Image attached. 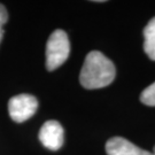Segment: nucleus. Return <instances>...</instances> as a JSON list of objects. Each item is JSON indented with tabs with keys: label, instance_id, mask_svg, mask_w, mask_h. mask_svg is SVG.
<instances>
[{
	"label": "nucleus",
	"instance_id": "obj_8",
	"mask_svg": "<svg viewBox=\"0 0 155 155\" xmlns=\"http://www.w3.org/2000/svg\"><path fill=\"white\" fill-rule=\"evenodd\" d=\"M8 21V13L6 11L5 6L0 4V41L4 36V25Z\"/></svg>",
	"mask_w": 155,
	"mask_h": 155
},
{
	"label": "nucleus",
	"instance_id": "obj_3",
	"mask_svg": "<svg viewBox=\"0 0 155 155\" xmlns=\"http://www.w3.org/2000/svg\"><path fill=\"white\" fill-rule=\"evenodd\" d=\"M38 108V101L31 94H17L8 101V113L16 123H23L35 115Z\"/></svg>",
	"mask_w": 155,
	"mask_h": 155
},
{
	"label": "nucleus",
	"instance_id": "obj_7",
	"mask_svg": "<svg viewBox=\"0 0 155 155\" xmlns=\"http://www.w3.org/2000/svg\"><path fill=\"white\" fill-rule=\"evenodd\" d=\"M140 101L146 106L155 107V82L147 86L140 94Z\"/></svg>",
	"mask_w": 155,
	"mask_h": 155
},
{
	"label": "nucleus",
	"instance_id": "obj_6",
	"mask_svg": "<svg viewBox=\"0 0 155 155\" xmlns=\"http://www.w3.org/2000/svg\"><path fill=\"white\" fill-rule=\"evenodd\" d=\"M144 51L150 60L155 61V17L144 29Z\"/></svg>",
	"mask_w": 155,
	"mask_h": 155
},
{
	"label": "nucleus",
	"instance_id": "obj_4",
	"mask_svg": "<svg viewBox=\"0 0 155 155\" xmlns=\"http://www.w3.org/2000/svg\"><path fill=\"white\" fill-rule=\"evenodd\" d=\"M38 137L40 143L47 150H58L62 147L64 140L63 127L58 121H47L40 127Z\"/></svg>",
	"mask_w": 155,
	"mask_h": 155
},
{
	"label": "nucleus",
	"instance_id": "obj_1",
	"mask_svg": "<svg viewBox=\"0 0 155 155\" xmlns=\"http://www.w3.org/2000/svg\"><path fill=\"white\" fill-rule=\"evenodd\" d=\"M115 75L114 63L99 51H91L82 67L79 83L84 89H102L113 83Z\"/></svg>",
	"mask_w": 155,
	"mask_h": 155
},
{
	"label": "nucleus",
	"instance_id": "obj_9",
	"mask_svg": "<svg viewBox=\"0 0 155 155\" xmlns=\"http://www.w3.org/2000/svg\"><path fill=\"white\" fill-rule=\"evenodd\" d=\"M153 153H154V155H155V146H154V152H153Z\"/></svg>",
	"mask_w": 155,
	"mask_h": 155
},
{
	"label": "nucleus",
	"instance_id": "obj_5",
	"mask_svg": "<svg viewBox=\"0 0 155 155\" xmlns=\"http://www.w3.org/2000/svg\"><path fill=\"white\" fill-rule=\"evenodd\" d=\"M106 153L107 155H154V153L141 150L122 137L109 139L106 143Z\"/></svg>",
	"mask_w": 155,
	"mask_h": 155
},
{
	"label": "nucleus",
	"instance_id": "obj_2",
	"mask_svg": "<svg viewBox=\"0 0 155 155\" xmlns=\"http://www.w3.org/2000/svg\"><path fill=\"white\" fill-rule=\"evenodd\" d=\"M70 54V43L63 30H54L46 44V68L53 71L63 64Z\"/></svg>",
	"mask_w": 155,
	"mask_h": 155
}]
</instances>
